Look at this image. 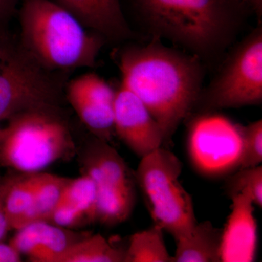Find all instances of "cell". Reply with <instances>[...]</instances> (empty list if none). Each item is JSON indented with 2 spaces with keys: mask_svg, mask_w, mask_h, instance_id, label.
Here are the masks:
<instances>
[{
  "mask_svg": "<svg viewBox=\"0 0 262 262\" xmlns=\"http://www.w3.org/2000/svg\"><path fill=\"white\" fill-rule=\"evenodd\" d=\"M144 28L202 61L218 59L233 42L249 8L241 0H130Z\"/></svg>",
  "mask_w": 262,
  "mask_h": 262,
  "instance_id": "obj_2",
  "label": "cell"
},
{
  "mask_svg": "<svg viewBox=\"0 0 262 262\" xmlns=\"http://www.w3.org/2000/svg\"><path fill=\"white\" fill-rule=\"evenodd\" d=\"M231 213L222 229L221 261H255L258 244L257 224L253 203L246 194L230 196Z\"/></svg>",
  "mask_w": 262,
  "mask_h": 262,
  "instance_id": "obj_11",
  "label": "cell"
},
{
  "mask_svg": "<svg viewBox=\"0 0 262 262\" xmlns=\"http://www.w3.org/2000/svg\"><path fill=\"white\" fill-rule=\"evenodd\" d=\"M187 147L192 165L202 175H230L241 160V125L213 112L203 113L191 122Z\"/></svg>",
  "mask_w": 262,
  "mask_h": 262,
  "instance_id": "obj_9",
  "label": "cell"
},
{
  "mask_svg": "<svg viewBox=\"0 0 262 262\" xmlns=\"http://www.w3.org/2000/svg\"><path fill=\"white\" fill-rule=\"evenodd\" d=\"M226 191L230 196L246 194L253 204L262 206V167L239 169L229 176L226 182Z\"/></svg>",
  "mask_w": 262,
  "mask_h": 262,
  "instance_id": "obj_20",
  "label": "cell"
},
{
  "mask_svg": "<svg viewBox=\"0 0 262 262\" xmlns=\"http://www.w3.org/2000/svg\"><path fill=\"white\" fill-rule=\"evenodd\" d=\"M250 10L254 12L258 18L262 14V0H241Z\"/></svg>",
  "mask_w": 262,
  "mask_h": 262,
  "instance_id": "obj_25",
  "label": "cell"
},
{
  "mask_svg": "<svg viewBox=\"0 0 262 262\" xmlns=\"http://www.w3.org/2000/svg\"><path fill=\"white\" fill-rule=\"evenodd\" d=\"M23 1L0 0V60L7 59L16 46V39L11 32V23Z\"/></svg>",
  "mask_w": 262,
  "mask_h": 262,
  "instance_id": "obj_22",
  "label": "cell"
},
{
  "mask_svg": "<svg viewBox=\"0 0 262 262\" xmlns=\"http://www.w3.org/2000/svg\"><path fill=\"white\" fill-rule=\"evenodd\" d=\"M10 177L3 179L0 178V196L3 195L8 188V184H9Z\"/></svg>",
  "mask_w": 262,
  "mask_h": 262,
  "instance_id": "obj_26",
  "label": "cell"
},
{
  "mask_svg": "<svg viewBox=\"0 0 262 262\" xmlns=\"http://www.w3.org/2000/svg\"><path fill=\"white\" fill-rule=\"evenodd\" d=\"M125 249L99 234L85 236L69 246L56 262H125Z\"/></svg>",
  "mask_w": 262,
  "mask_h": 262,
  "instance_id": "obj_17",
  "label": "cell"
},
{
  "mask_svg": "<svg viewBox=\"0 0 262 262\" xmlns=\"http://www.w3.org/2000/svg\"><path fill=\"white\" fill-rule=\"evenodd\" d=\"M67 76L46 70L16 43L0 67V122L29 110L62 106Z\"/></svg>",
  "mask_w": 262,
  "mask_h": 262,
  "instance_id": "obj_6",
  "label": "cell"
},
{
  "mask_svg": "<svg viewBox=\"0 0 262 262\" xmlns=\"http://www.w3.org/2000/svg\"><path fill=\"white\" fill-rule=\"evenodd\" d=\"M80 166L96 186L97 222L114 227L125 222L135 207L136 182L117 150L94 136L81 152Z\"/></svg>",
  "mask_w": 262,
  "mask_h": 262,
  "instance_id": "obj_8",
  "label": "cell"
},
{
  "mask_svg": "<svg viewBox=\"0 0 262 262\" xmlns=\"http://www.w3.org/2000/svg\"><path fill=\"white\" fill-rule=\"evenodd\" d=\"M70 179L42 172L37 173V186L32 204L22 227L34 222H50Z\"/></svg>",
  "mask_w": 262,
  "mask_h": 262,
  "instance_id": "obj_18",
  "label": "cell"
},
{
  "mask_svg": "<svg viewBox=\"0 0 262 262\" xmlns=\"http://www.w3.org/2000/svg\"><path fill=\"white\" fill-rule=\"evenodd\" d=\"M241 134L242 152L237 170L258 166L262 162V120L241 125Z\"/></svg>",
  "mask_w": 262,
  "mask_h": 262,
  "instance_id": "obj_21",
  "label": "cell"
},
{
  "mask_svg": "<svg viewBox=\"0 0 262 262\" xmlns=\"http://www.w3.org/2000/svg\"><path fill=\"white\" fill-rule=\"evenodd\" d=\"M0 178H1V177H0Z\"/></svg>",
  "mask_w": 262,
  "mask_h": 262,
  "instance_id": "obj_29",
  "label": "cell"
},
{
  "mask_svg": "<svg viewBox=\"0 0 262 262\" xmlns=\"http://www.w3.org/2000/svg\"><path fill=\"white\" fill-rule=\"evenodd\" d=\"M117 60L122 84L158 122L166 148L179 125L195 108L204 76L201 60L155 41L125 46Z\"/></svg>",
  "mask_w": 262,
  "mask_h": 262,
  "instance_id": "obj_1",
  "label": "cell"
},
{
  "mask_svg": "<svg viewBox=\"0 0 262 262\" xmlns=\"http://www.w3.org/2000/svg\"><path fill=\"white\" fill-rule=\"evenodd\" d=\"M222 229L209 221L198 223L176 239L173 262H220Z\"/></svg>",
  "mask_w": 262,
  "mask_h": 262,
  "instance_id": "obj_15",
  "label": "cell"
},
{
  "mask_svg": "<svg viewBox=\"0 0 262 262\" xmlns=\"http://www.w3.org/2000/svg\"><path fill=\"white\" fill-rule=\"evenodd\" d=\"M21 261V256L9 244L0 242V262H18Z\"/></svg>",
  "mask_w": 262,
  "mask_h": 262,
  "instance_id": "obj_23",
  "label": "cell"
},
{
  "mask_svg": "<svg viewBox=\"0 0 262 262\" xmlns=\"http://www.w3.org/2000/svg\"><path fill=\"white\" fill-rule=\"evenodd\" d=\"M72 13L85 28L106 42H122L135 37L120 0H53Z\"/></svg>",
  "mask_w": 262,
  "mask_h": 262,
  "instance_id": "obj_12",
  "label": "cell"
},
{
  "mask_svg": "<svg viewBox=\"0 0 262 262\" xmlns=\"http://www.w3.org/2000/svg\"><path fill=\"white\" fill-rule=\"evenodd\" d=\"M262 29L248 34L231 52L211 83L202 90L195 107L203 113L261 104Z\"/></svg>",
  "mask_w": 262,
  "mask_h": 262,
  "instance_id": "obj_7",
  "label": "cell"
},
{
  "mask_svg": "<svg viewBox=\"0 0 262 262\" xmlns=\"http://www.w3.org/2000/svg\"><path fill=\"white\" fill-rule=\"evenodd\" d=\"M7 133H8V126L7 125L4 127L0 126V142L4 139Z\"/></svg>",
  "mask_w": 262,
  "mask_h": 262,
  "instance_id": "obj_27",
  "label": "cell"
},
{
  "mask_svg": "<svg viewBox=\"0 0 262 262\" xmlns=\"http://www.w3.org/2000/svg\"><path fill=\"white\" fill-rule=\"evenodd\" d=\"M5 194V192L0 196V242H2L5 239L7 233L10 231L4 209Z\"/></svg>",
  "mask_w": 262,
  "mask_h": 262,
  "instance_id": "obj_24",
  "label": "cell"
},
{
  "mask_svg": "<svg viewBox=\"0 0 262 262\" xmlns=\"http://www.w3.org/2000/svg\"><path fill=\"white\" fill-rule=\"evenodd\" d=\"M96 186L89 176L70 179L49 222L66 229L96 223Z\"/></svg>",
  "mask_w": 262,
  "mask_h": 262,
  "instance_id": "obj_14",
  "label": "cell"
},
{
  "mask_svg": "<svg viewBox=\"0 0 262 262\" xmlns=\"http://www.w3.org/2000/svg\"><path fill=\"white\" fill-rule=\"evenodd\" d=\"M125 262H173L163 237V229L154 225L131 235Z\"/></svg>",
  "mask_w": 262,
  "mask_h": 262,
  "instance_id": "obj_19",
  "label": "cell"
},
{
  "mask_svg": "<svg viewBox=\"0 0 262 262\" xmlns=\"http://www.w3.org/2000/svg\"><path fill=\"white\" fill-rule=\"evenodd\" d=\"M81 238L63 227L50 222H38L17 230L9 244L29 261L56 262L69 246Z\"/></svg>",
  "mask_w": 262,
  "mask_h": 262,
  "instance_id": "obj_13",
  "label": "cell"
},
{
  "mask_svg": "<svg viewBox=\"0 0 262 262\" xmlns=\"http://www.w3.org/2000/svg\"><path fill=\"white\" fill-rule=\"evenodd\" d=\"M114 125L115 135L139 158L164 147L159 124L144 103L122 84L116 90Z\"/></svg>",
  "mask_w": 262,
  "mask_h": 262,
  "instance_id": "obj_10",
  "label": "cell"
},
{
  "mask_svg": "<svg viewBox=\"0 0 262 262\" xmlns=\"http://www.w3.org/2000/svg\"><path fill=\"white\" fill-rule=\"evenodd\" d=\"M182 164L165 147L141 158L135 174L155 225L177 239L196 223L192 196L180 181Z\"/></svg>",
  "mask_w": 262,
  "mask_h": 262,
  "instance_id": "obj_5",
  "label": "cell"
},
{
  "mask_svg": "<svg viewBox=\"0 0 262 262\" xmlns=\"http://www.w3.org/2000/svg\"><path fill=\"white\" fill-rule=\"evenodd\" d=\"M17 16V45L46 70L67 75L96 67L106 39L56 2L24 0Z\"/></svg>",
  "mask_w": 262,
  "mask_h": 262,
  "instance_id": "obj_3",
  "label": "cell"
},
{
  "mask_svg": "<svg viewBox=\"0 0 262 262\" xmlns=\"http://www.w3.org/2000/svg\"><path fill=\"white\" fill-rule=\"evenodd\" d=\"M0 142V166L20 173H40L76 152L75 141L62 106L29 110L8 121Z\"/></svg>",
  "mask_w": 262,
  "mask_h": 262,
  "instance_id": "obj_4",
  "label": "cell"
},
{
  "mask_svg": "<svg viewBox=\"0 0 262 262\" xmlns=\"http://www.w3.org/2000/svg\"><path fill=\"white\" fill-rule=\"evenodd\" d=\"M5 62V61H3ZM3 62L0 61V67H1L2 64H3Z\"/></svg>",
  "mask_w": 262,
  "mask_h": 262,
  "instance_id": "obj_28",
  "label": "cell"
},
{
  "mask_svg": "<svg viewBox=\"0 0 262 262\" xmlns=\"http://www.w3.org/2000/svg\"><path fill=\"white\" fill-rule=\"evenodd\" d=\"M37 173L10 177L4 196V209L10 230H18L32 204Z\"/></svg>",
  "mask_w": 262,
  "mask_h": 262,
  "instance_id": "obj_16",
  "label": "cell"
}]
</instances>
